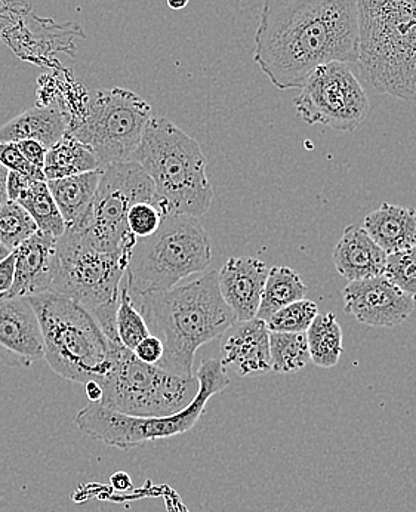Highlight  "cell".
I'll use <instances>...</instances> for the list:
<instances>
[{
	"mask_svg": "<svg viewBox=\"0 0 416 512\" xmlns=\"http://www.w3.org/2000/svg\"><path fill=\"white\" fill-rule=\"evenodd\" d=\"M254 61L279 91L301 89L317 67L359 61L357 0H264Z\"/></svg>",
	"mask_w": 416,
	"mask_h": 512,
	"instance_id": "obj_1",
	"label": "cell"
},
{
	"mask_svg": "<svg viewBox=\"0 0 416 512\" xmlns=\"http://www.w3.org/2000/svg\"><path fill=\"white\" fill-rule=\"evenodd\" d=\"M132 301L143 314L150 335L162 341L163 357L157 366L183 378L194 376L197 350L221 338L237 322L221 296L217 271Z\"/></svg>",
	"mask_w": 416,
	"mask_h": 512,
	"instance_id": "obj_2",
	"label": "cell"
},
{
	"mask_svg": "<svg viewBox=\"0 0 416 512\" xmlns=\"http://www.w3.org/2000/svg\"><path fill=\"white\" fill-rule=\"evenodd\" d=\"M359 63L379 92L416 101V0H357Z\"/></svg>",
	"mask_w": 416,
	"mask_h": 512,
	"instance_id": "obj_3",
	"label": "cell"
},
{
	"mask_svg": "<svg viewBox=\"0 0 416 512\" xmlns=\"http://www.w3.org/2000/svg\"><path fill=\"white\" fill-rule=\"evenodd\" d=\"M131 162L149 175L169 214L199 218L211 208L214 190L202 147L166 117L149 120Z\"/></svg>",
	"mask_w": 416,
	"mask_h": 512,
	"instance_id": "obj_4",
	"label": "cell"
},
{
	"mask_svg": "<svg viewBox=\"0 0 416 512\" xmlns=\"http://www.w3.org/2000/svg\"><path fill=\"white\" fill-rule=\"evenodd\" d=\"M27 299L38 316L49 367L76 384H101L122 344H113L94 314L69 296L45 292Z\"/></svg>",
	"mask_w": 416,
	"mask_h": 512,
	"instance_id": "obj_5",
	"label": "cell"
},
{
	"mask_svg": "<svg viewBox=\"0 0 416 512\" xmlns=\"http://www.w3.org/2000/svg\"><path fill=\"white\" fill-rule=\"evenodd\" d=\"M212 262V243L199 218L168 215L153 236L138 239L125 280L132 299L174 288L203 273Z\"/></svg>",
	"mask_w": 416,
	"mask_h": 512,
	"instance_id": "obj_6",
	"label": "cell"
},
{
	"mask_svg": "<svg viewBox=\"0 0 416 512\" xmlns=\"http://www.w3.org/2000/svg\"><path fill=\"white\" fill-rule=\"evenodd\" d=\"M196 378L199 381L196 396L180 412L168 416H131L114 412L100 403H89L76 415L77 428L91 439L120 450L189 433L205 413L206 403L230 385L227 369L220 359L203 360Z\"/></svg>",
	"mask_w": 416,
	"mask_h": 512,
	"instance_id": "obj_7",
	"label": "cell"
},
{
	"mask_svg": "<svg viewBox=\"0 0 416 512\" xmlns=\"http://www.w3.org/2000/svg\"><path fill=\"white\" fill-rule=\"evenodd\" d=\"M101 406L131 416H168L180 412L196 396L199 381L147 365L119 345L112 369L100 384Z\"/></svg>",
	"mask_w": 416,
	"mask_h": 512,
	"instance_id": "obj_8",
	"label": "cell"
},
{
	"mask_svg": "<svg viewBox=\"0 0 416 512\" xmlns=\"http://www.w3.org/2000/svg\"><path fill=\"white\" fill-rule=\"evenodd\" d=\"M140 202L165 206L157 197L153 181L140 165L131 160L113 163L103 169L85 221L73 230L80 231L98 249L131 256L138 239L129 231L126 217L129 209Z\"/></svg>",
	"mask_w": 416,
	"mask_h": 512,
	"instance_id": "obj_9",
	"label": "cell"
},
{
	"mask_svg": "<svg viewBox=\"0 0 416 512\" xmlns=\"http://www.w3.org/2000/svg\"><path fill=\"white\" fill-rule=\"evenodd\" d=\"M152 119V107L129 89H98L89 95L82 119L69 134L88 144L97 154L101 168L129 162Z\"/></svg>",
	"mask_w": 416,
	"mask_h": 512,
	"instance_id": "obj_10",
	"label": "cell"
},
{
	"mask_svg": "<svg viewBox=\"0 0 416 512\" xmlns=\"http://www.w3.org/2000/svg\"><path fill=\"white\" fill-rule=\"evenodd\" d=\"M58 270L51 292L97 310L119 299L131 256L92 245L80 231L66 228L57 239Z\"/></svg>",
	"mask_w": 416,
	"mask_h": 512,
	"instance_id": "obj_11",
	"label": "cell"
},
{
	"mask_svg": "<svg viewBox=\"0 0 416 512\" xmlns=\"http://www.w3.org/2000/svg\"><path fill=\"white\" fill-rule=\"evenodd\" d=\"M294 106L307 125L328 126L341 132L356 131L371 113L366 89L341 61L317 67L301 86Z\"/></svg>",
	"mask_w": 416,
	"mask_h": 512,
	"instance_id": "obj_12",
	"label": "cell"
},
{
	"mask_svg": "<svg viewBox=\"0 0 416 512\" xmlns=\"http://www.w3.org/2000/svg\"><path fill=\"white\" fill-rule=\"evenodd\" d=\"M344 311L360 325L391 329L402 325L415 310V299L400 291L384 274L350 282L342 289Z\"/></svg>",
	"mask_w": 416,
	"mask_h": 512,
	"instance_id": "obj_13",
	"label": "cell"
},
{
	"mask_svg": "<svg viewBox=\"0 0 416 512\" xmlns=\"http://www.w3.org/2000/svg\"><path fill=\"white\" fill-rule=\"evenodd\" d=\"M45 359V342L27 298L0 296V366L29 367Z\"/></svg>",
	"mask_w": 416,
	"mask_h": 512,
	"instance_id": "obj_14",
	"label": "cell"
},
{
	"mask_svg": "<svg viewBox=\"0 0 416 512\" xmlns=\"http://www.w3.org/2000/svg\"><path fill=\"white\" fill-rule=\"evenodd\" d=\"M15 277L11 291L2 298H29L51 292L58 270L57 239L49 234H33L14 251Z\"/></svg>",
	"mask_w": 416,
	"mask_h": 512,
	"instance_id": "obj_15",
	"label": "cell"
},
{
	"mask_svg": "<svg viewBox=\"0 0 416 512\" xmlns=\"http://www.w3.org/2000/svg\"><path fill=\"white\" fill-rule=\"evenodd\" d=\"M221 363L240 378H257L271 372L270 330L260 319L236 322L224 333Z\"/></svg>",
	"mask_w": 416,
	"mask_h": 512,
	"instance_id": "obj_16",
	"label": "cell"
},
{
	"mask_svg": "<svg viewBox=\"0 0 416 512\" xmlns=\"http://www.w3.org/2000/svg\"><path fill=\"white\" fill-rule=\"evenodd\" d=\"M268 270L267 264L254 256H231L218 271L221 296L237 322L257 317Z\"/></svg>",
	"mask_w": 416,
	"mask_h": 512,
	"instance_id": "obj_17",
	"label": "cell"
},
{
	"mask_svg": "<svg viewBox=\"0 0 416 512\" xmlns=\"http://www.w3.org/2000/svg\"><path fill=\"white\" fill-rule=\"evenodd\" d=\"M387 256L365 228L348 225L335 245L332 261L341 277L356 282L384 274Z\"/></svg>",
	"mask_w": 416,
	"mask_h": 512,
	"instance_id": "obj_18",
	"label": "cell"
},
{
	"mask_svg": "<svg viewBox=\"0 0 416 512\" xmlns=\"http://www.w3.org/2000/svg\"><path fill=\"white\" fill-rule=\"evenodd\" d=\"M69 131V119L57 100L36 104L0 128V143L35 140L51 148Z\"/></svg>",
	"mask_w": 416,
	"mask_h": 512,
	"instance_id": "obj_19",
	"label": "cell"
},
{
	"mask_svg": "<svg viewBox=\"0 0 416 512\" xmlns=\"http://www.w3.org/2000/svg\"><path fill=\"white\" fill-rule=\"evenodd\" d=\"M363 228L387 255L416 245V211L406 206L382 203L366 215Z\"/></svg>",
	"mask_w": 416,
	"mask_h": 512,
	"instance_id": "obj_20",
	"label": "cell"
},
{
	"mask_svg": "<svg viewBox=\"0 0 416 512\" xmlns=\"http://www.w3.org/2000/svg\"><path fill=\"white\" fill-rule=\"evenodd\" d=\"M101 174L103 169L48 181L49 190L66 222V228L79 227L85 221L94 202Z\"/></svg>",
	"mask_w": 416,
	"mask_h": 512,
	"instance_id": "obj_21",
	"label": "cell"
},
{
	"mask_svg": "<svg viewBox=\"0 0 416 512\" xmlns=\"http://www.w3.org/2000/svg\"><path fill=\"white\" fill-rule=\"evenodd\" d=\"M98 169L103 168L95 151L67 132L55 146L46 151L43 174L46 181H51L98 171Z\"/></svg>",
	"mask_w": 416,
	"mask_h": 512,
	"instance_id": "obj_22",
	"label": "cell"
},
{
	"mask_svg": "<svg viewBox=\"0 0 416 512\" xmlns=\"http://www.w3.org/2000/svg\"><path fill=\"white\" fill-rule=\"evenodd\" d=\"M307 295V286L297 271L289 267H271L265 280L260 308L255 319L267 322L274 313Z\"/></svg>",
	"mask_w": 416,
	"mask_h": 512,
	"instance_id": "obj_23",
	"label": "cell"
},
{
	"mask_svg": "<svg viewBox=\"0 0 416 512\" xmlns=\"http://www.w3.org/2000/svg\"><path fill=\"white\" fill-rule=\"evenodd\" d=\"M305 335L310 362H313V365L331 369L340 363L344 351V338L341 325L334 313H319Z\"/></svg>",
	"mask_w": 416,
	"mask_h": 512,
	"instance_id": "obj_24",
	"label": "cell"
},
{
	"mask_svg": "<svg viewBox=\"0 0 416 512\" xmlns=\"http://www.w3.org/2000/svg\"><path fill=\"white\" fill-rule=\"evenodd\" d=\"M20 203L30 217L35 220L38 230L49 236L60 239L66 231V222L61 217L60 209L52 197L48 181H32L18 197Z\"/></svg>",
	"mask_w": 416,
	"mask_h": 512,
	"instance_id": "obj_25",
	"label": "cell"
},
{
	"mask_svg": "<svg viewBox=\"0 0 416 512\" xmlns=\"http://www.w3.org/2000/svg\"><path fill=\"white\" fill-rule=\"evenodd\" d=\"M271 370L276 373L298 372L310 362L305 332H270Z\"/></svg>",
	"mask_w": 416,
	"mask_h": 512,
	"instance_id": "obj_26",
	"label": "cell"
},
{
	"mask_svg": "<svg viewBox=\"0 0 416 512\" xmlns=\"http://www.w3.org/2000/svg\"><path fill=\"white\" fill-rule=\"evenodd\" d=\"M116 332L120 344L131 351H134L135 347L150 335L149 326H147L143 314L135 307L125 279L120 286L119 305H117L116 311Z\"/></svg>",
	"mask_w": 416,
	"mask_h": 512,
	"instance_id": "obj_27",
	"label": "cell"
},
{
	"mask_svg": "<svg viewBox=\"0 0 416 512\" xmlns=\"http://www.w3.org/2000/svg\"><path fill=\"white\" fill-rule=\"evenodd\" d=\"M38 231L35 220L20 203L8 200L0 205V243L9 251L14 252Z\"/></svg>",
	"mask_w": 416,
	"mask_h": 512,
	"instance_id": "obj_28",
	"label": "cell"
},
{
	"mask_svg": "<svg viewBox=\"0 0 416 512\" xmlns=\"http://www.w3.org/2000/svg\"><path fill=\"white\" fill-rule=\"evenodd\" d=\"M317 316H319V307L316 302L304 298L274 313L265 325L270 332H307Z\"/></svg>",
	"mask_w": 416,
	"mask_h": 512,
	"instance_id": "obj_29",
	"label": "cell"
},
{
	"mask_svg": "<svg viewBox=\"0 0 416 512\" xmlns=\"http://www.w3.org/2000/svg\"><path fill=\"white\" fill-rule=\"evenodd\" d=\"M384 276L416 301V245L388 255Z\"/></svg>",
	"mask_w": 416,
	"mask_h": 512,
	"instance_id": "obj_30",
	"label": "cell"
},
{
	"mask_svg": "<svg viewBox=\"0 0 416 512\" xmlns=\"http://www.w3.org/2000/svg\"><path fill=\"white\" fill-rule=\"evenodd\" d=\"M169 212L166 211L165 206L160 203L154 202H140L135 203L129 209L128 217H126V224H128L129 231L134 234L137 239H146V237L153 236L163 220L168 217Z\"/></svg>",
	"mask_w": 416,
	"mask_h": 512,
	"instance_id": "obj_31",
	"label": "cell"
},
{
	"mask_svg": "<svg viewBox=\"0 0 416 512\" xmlns=\"http://www.w3.org/2000/svg\"><path fill=\"white\" fill-rule=\"evenodd\" d=\"M0 163L9 172H17L32 181H46L42 169L33 166L21 153L17 143H0Z\"/></svg>",
	"mask_w": 416,
	"mask_h": 512,
	"instance_id": "obj_32",
	"label": "cell"
},
{
	"mask_svg": "<svg viewBox=\"0 0 416 512\" xmlns=\"http://www.w3.org/2000/svg\"><path fill=\"white\" fill-rule=\"evenodd\" d=\"M132 353H134V356L137 357L138 360H141V362L147 363V365L157 366L163 357L162 341H160L157 336L149 335L135 347Z\"/></svg>",
	"mask_w": 416,
	"mask_h": 512,
	"instance_id": "obj_33",
	"label": "cell"
},
{
	"mask_svg": "<svg viewBox=\"0 0 416 512\" xmlns=\"http://www.w3.org/2000/svg\"><path fill=\"white\" fill-rule=\"evenodd\" d=\"M18 147H20L21 153L26 156V159L32 163L36 168L42 169L45 166L46 151L48 148L42 146L35 140H23L17 141Z\"/></svg>",
	"mask_w": 416,
	"mask_h": 512,
	"instance_id": "obj_34",
	"label": "cell"
},
{
	"mask_svg": "<svg viewBox=\"0 0 416 512\" xmlns=\"http://www.w3.org/2000/svg\"><path fill=\"white\" fill-rule=\"evenodd\" d=\"M15 277V255L11 252L5 259L0 261V295L11 291Z\"/></svg>",
	"mask_w": 416,
	"mask_h": 512,
	"instance_id": "obj_35",
	"label": "cell"
},
{
	"mask_svg": "<svg viewBox=\"0 0 416 512\" xmlns=\"http://www.w3.org/2000/svg\"><path fill=\"white\" fill-rule=\"evenodd\" d=\"M32 183L29 178L23 177V175L17 174V172H9L8 180H6V193H8V200L11 202H17L18 197L21 196L27 185Z\"/></svg>",
	"mask_w": 416,
	"mask_h": 512,
	"instance_id": "obj_36",
	"label": "cell"
},
{
	"mask_svg": "<svg viewBox=\"0 0 416 512\" xmlns=\"http://www.w3.org/2000/svg\"><path fill=\"white\" fill-rule=\"evenodd\" d=\"M85 390L89 402L100 403L101 396H103V390H101L100 384H97V382H88V384L85 385Z\"/></svg>",
	"mask_w": 416,
	"mask_h": 512,
	"instance_id": "obj_37",
	"label": "cell"
},
{
	"mask_svg": "<svg viewBox=\"0 0 416 512\" xmlns=\"http://www.w3.org/2000/svg\"><path fill=\"white\" fill-rule=\"evenodd\" d=\"M8 169L0 163V205L8 202V193H6V180H8Z\"/></svg>",
	"mask_w": 416,
	"mask_h": 512,
	"instance_id": "obj_38",
	"label": "cell"
},
{
	"mask_svg": "<svg viewBox=\"0 0 416 512\" xmlns=\"http://www.w3.org/2000/svg\"><path fill=\"white\" fill-rule=\"evenodd\" d=\"M166 2H168L169 8L174 9V11H180V9H184L189 5L190 0H166Z\"/></svg>",
	"mask_w": 416,
	"mask_h": 512,
	"instance_id": "obj_39",
	"label": "cell"
},
{
	"mask_svg": "<svg viewBox=\"0 0 416 512\" xmlns=\"http://www.w3.org/2000/svg\"><path fill=\"white\" fill-rule=\"evenodd\" d=\"M11 252L12 251H9L8 248H5V246H3L2 243H0V261H2V259H5L6 256L11 254Z\"/></svg>",
	"mask_w": 416,
	"mask_h": 512,
	"instance_id": "obj_40",
	"label": "cell"
}]
</instances>
